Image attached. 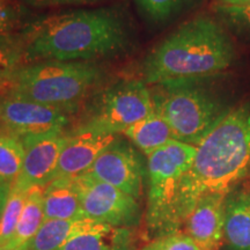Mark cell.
Returning a JSON list of instances; mask_svg holds the SVG:
<instances>
[{"label":"cell","mask_w":250,"mask_h":250,"mask_svg":"<svg viewBox=\"0 0 250 250\" xmlns=\"http://www.w3.org/2000/svg\"><path fill=\"white\" fill-rule=\"evenodd\" d=\"M24 33V57L36 62L111 58L132 43V26L122 4L50 15L31 22Z\"/></svg>","instance_id":"1"},{"label":"cell","mask_w":250,"mask_h":250,"mask_svg":"<svg viewBox=\"0 0 250 250\" xmlns=\"http://www.w3.org/2000/svg\"><path fill=\"white\" fill-rule=\"evenodd\" d=\"M250 169V108L226 112L197 146L191 167L181 182L176 203L180 226L202 197L227 195Z\"/></svg>","instance_id":"2"},{"label":"cell","mask_w":250,"mask_h":250,"mask_svg":"<svg viewBox=\"0 0 250 250\" xmlns=\"http://www.w3.org/2000/svg\"><path fill=\"white\" fill-rule=\"evenodd\" d=\"M229 36L210 17L193 18L162 40L143 65L146 85L174 87L198 83L230 66Z\"/></svg>","instance_id":"3"},{"label":"cell","mask_w":250,"mask_h":250,"mask_svg":"<svg viewBox=\"0 0 250 250\" xmlns=\"http://www.w3.org/2000/svg\"><path fill=\"white\" fill-rule=\"evenodd\" d=\"M102 78L94 62H37L20 67L9 93L71 114Z\"/></svg>","instance_id":"4"},{"label":"cell","mask_w":250,"mask_h":250,"mask_svg":"<svg viewBox=\"0 0 250 250\" xmlns=\"http://www.w3.org/2000/svg\"><path fill=\"white\" fill-rule=\"evenodd\" d=\"M196 146L170 140L147 155V225L156 235L177 233L176 203L183 176L191 167Z\"/></svg>","instance_id":"5"},{"label":"cell","mask_w":250,"mask_h":250,"mask_svg":"<svg viewBox=\"0 0 250 250\" xmlns=\"http://www.w3.org/2000/svg\"><path fill=\"white\" fill-rule=\"evenodd\" d=\"M195 83L165 87L164 95L153 98L174 139L197 147L225 114L217 100Z\"/></svg>","instance_id":"6"},{"label":"cell","mask_w":250,"mask_h":250,"mask_svg":"<svg viewBox=\"0 0 250 250\" xmlns=\"http://www.w3.org/2000/svg\"><path fill=\"white\" fill-rule=\"evenodd\" d=\"M154 98L144 81L129 80L109 87L94 102L89 116L78 127L123 133L154 111Z\"/></svg>","instance_id":"7"},{"label":"cell","mask_w":250,"mask_h":250,"mask_svg":"<svg viewBox=\"0 0 250 250\" xmlns=\"http://www.w3.org/2000/svg\"><path fill=\"white\" fill-rule=\"evenodd\" d=\"M83 218L111 227L133 224L139 215L136 198L88 174L74 177Z\"/></svg>","instance_id":"8"},{"label":"cell","mask_w":250,"mask_h":250,"mask_svg":"<svg viewBox=\"0 0 250 250\" xmlns=\"http://www.w3.org/2000/svg\"><path fill=\"white\" fill-rule=\"evenodd\" d=\"M2 123L14 136L31 137L64 133L70 123V112L9 93L1 102Z\"/></svg>","instance_id":"9"},{"label":"cell","mask_w":250,"mask_h":250,"mask_svg":"<svg viewBox=\"0 0 250 250\" xmlns=\"http://www.w3.org/2000/svg\"><path fill=\"white\" fill-rule=\"evenodd\" d=\"M86 174L117 188L136 199L142 195V161L134 148L120 138L101 153Z\"/></svg>","instance_id":"10"},{"label":"cell","mask_w":250,"mask_h":250,"mask_svg":"<svg viewBox=\"0 0 250 250\" xmlns=\"http://www.w3.org/2000/svg\"><path fill=\"white\" fill-rule=\"evenodd\" d=\"M67 138L68 136L64 133L21 138L24 146V158L13 188L27 192L35 187L44 188L51 182Z\"/></svg>","instance_id":"11"},{"label":"cell","mask_w":250,"mask_h":250,"mask_svg":"<svg viewBox=\"0 0 250 250\" xmlns=\"http://www.w3.org/2000/svg\"><path fill=\"white\" fill-rule=\"evenodd\" d=\"M116 139L118 134L78 127L68 136L62 148L54 180L61 177L74 179L86 174L101 153Z\"/></svg>","instance_id":"12"},{"label":"cell","mask_w":250,"mask_h":250,"mask_svg":"<svg viewBox=\"0 0 250 250\" xmlns=\"http://www.w3.org/2000/svg\"><path fill=\"white\" fill-rule=\"evenodd\" d=\"M227 195L212 193L199 199L186 220V234L201 250H219L225 237Z\"/></svg>","instance_id":"13"},{"label":"cell","mask_w":250,"mask_h":250,"mask_svg":"<svg viewBox=\"0 0 250 250\" xmlns=\"http://www.w3.org/2000/svg\"><path fill=\"white\" fill-rule=\"evenodd\" d=\"M112 228L114 227L109 225L86 218L73 220H45L27 248L29 250H59L74 237L83 234L105 233Z\"/></svg>","instance_id":"14"},{"label":"cell","mask_w":250,"mask_h":250,"mask_svg":"<svg viewBox=\"0 0 250 250\" xmlns=\"http://www.w3.org/2000/svg\"><path fill=\"white\" fill-rule=\"evenodd\" d=\"M45 220H73L83 218L79 195L73 179H55L43 188Z\"/></svg>","instance_id":"15"},{"label":"cell","mask_w":250,"mask_h":250,"mask_svg":"<svg viewBox=\"0 0 250 250\" xmlns=\"http://www.w3.org/2000/svg\"><path fill=\"white\" fill-rule=\"evenodd\" d=\"M224 241L230 250H250L249 193L227 197Z\"/></svg>","instance_id":"16"},{"label":"cell","mask_w":250,"mask_h":250,"mask_svg":"<svg viewBox=\"0 0 250 250\" xmlns=\"http://www.w3.org/2000/svg\"><path fill=\"white\" fill-rule=\"evenodd\" d=\"M144 154L149 155L174 139L173 131L156 109L123 132Z\"/></svg>","instance_id":"17"},{"label":"cell","mask_w":250,"mask_h":250,"mask_svg":"<svg viewBox=\"0 0 250 250\" xmlns=\"http://www.w3.org/2000/svg\"><path fill=\"white\" fill-rule=\"evenodd\" d=\"M45 221L43 211V188L35 187L27 191L26 202L21 211L17 230L9 245L27 247Z\"/></svg>","instance_id":"18"},{"label":"cell","mask_w":250,"mask_h":250,"mask_svg":"<svg viewBox=\"0 0 250 250\" xmlns=\"http://www.w3.org/2000/svg\"><path fill=\"white\" fill-rule=\"evenodd\" d=\"M22 58H24L23 40L12 35L0 37V90L12 89Z\"/></svg>","instance_id":"19"},{"label":"cell","mask_w":250,"mask_h":250,"mask_svg":"<svg viewBox=\"0 0 250 250\" xmlns=\"http://www.w3.org/2000/svg\"><path fill=\"white\" fill-rule=\"evenodd\" d=\"M24 146L20 137L0 133V180L13 187L20 175Z\"/></svg>","instance_id":"20"},{"label":"cell","mask_w":250,"mask_h":250,"mask_svg":"<svg viewBox=\"0 0 250 250\" xmlns=\"http://www.w3.org/2000/svg\"><path fill=\"white\" fill-rule=\"evenodd\" d=\"M197 0H133L137 11L144 20L159 24L165 23L182 13Z\"/></svg>","instance_id":"21"},{"label":"cell","mask_w":250,"mask_h":250,"mask_svg":"<svg viewBox=\"0 0 250 250\" xmlns=\"http://www.w3.org/2000/svg\"><path fill=\"white\" fill-rule=\"evenodd\" d=\"M27 192L12 187L8 199L0 215V247L11 243L17 230L19 219L26 202Z\"/></svg>","instance_id":"22"},{"label":"cell","mask_w":250,"mask_h":250,"mask_svg":"<svg viewBox=\"0 0 250 250\" xmlns=\"http://www.w3.org/2000/svg\"><path fill=\"white\" fill-rule=\"evenodd\" d=\"M114 228L105 233L83 234L68 241L59 250H120Z\"/></svg>","instance_id":"23"},{"label":"cell","mask_w":250,"mask_h":250,"mask_svg":"<svg viewBox=\"0 0 250 250\" xmlns=\"http://www.w3.org/2000/svg\"><path fill=\"white\" fill-rule=\"evenodd\" d=\"M142 250H201L190 236L184 233H173L159 236Z\"/></svg>","instance_id":"24"},{"label":"cell","mask_w":250,"mask_h":250,"mask_svg":"<svg viewBox=\"0 0 250 250\" xmlns=\"http://www.w3.org/2000/svg\"><path fill=\"white\" fill-rule=\"evenodd\" d=\"M217 12L226 22L242 33L250 34V6H217Z\"/></svg>","instance_id":"25"},{"label":"cell","mask_w":250,"mask_h":250,"mask_svg":"<svg viewBox=\"0 0 250 250\" xmlns=\"http://www.w3.org/2000/svg\"><path fill=\"white\" fill-rule=\"evenodd\" d=\"M21 12L17 6L0 0V37L11 35L20 20Z\"/></svg>","instance_id":"26"},{"label":"cell","mask_w":250,"mask_h":250,"mask_svg":"<svg viewBox=\"0 0 250 250\" xmlns=\"http://www.w3.org/2000/svg\"><path fill=\"white\" fill-rule=\"evenodd\" d=\"M98 1H101V0H26L27 4L39 8L61 5H87L95 4Z\"/></svg>","instance_id":"27"},{"label":"cell","mask_w":250,"mask_h":250,"mask_svg":"<svg viewBox=\"0 0 250 250\" xmlns=\"http://www.w3.org/2000/svg\"><path fill=\"white\" fill-rule=\"evenodd\" d=\"M11 189H12V186H9L8 183L4 182L2 180H0V215H1L2 210H4L6 205V202H7Z\"/></svg>","instance_id":"28"},{"label":"cell","mask_w":250,"mask_h":250,"mask_svg":"<svg viewBox=\"0 0 250 250\" xmlns=\"http://www.w3.org/2000/svg\"><path fill=\"white\" fill-rule=\"evenodd\" d=\"M223 6H250V0H217Z\"/></svg>","instance_id":"29"},{"label":"cell","mask_w":250,"mask_h":250,"mask_svg":"<svg viewBox=\"0 0 250 250\" xmlns=\"http://www.w3.org/2000/svg\"><path fill=\"white\" fill-rule=\"evenodd\" d=\"M0 250H29L27 247H17L12 245H6L0 247Z\"/></svg>","instance_id":"30"},{"label":"cell","mask_w":250,"mask_h":250,"mask_svg":"<svg viewBox=\"0 0 250 250\" xmlns=\"http://www.w3.org/2000/svg\"><path fill=\"white\" fill-rule=\"evenodd\" d=\"M1 110H2V105H1V102H0V116H1Z\"/></svg>","instance_id":"31"}]
</instances>
